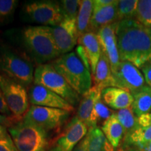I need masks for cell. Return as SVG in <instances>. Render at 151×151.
I'll use <instances>...</instances> for the list:
<instances>
[{"instance_id": "6da1fadb", "label": "cell", "mask_w": 151, "mask_h": 151, "mask_svg": "<svg viewBox=\"0 0 151 151\" xmlns=\"http://www.w3.org/2000/svg\"><path fill=\"white\" fill-rule=\"evenodd\" d=\"M120 61H128L138 69L151 62V27L136 19L119 21L116 28Z\"/></svg>"}, {"instance_id": "7a4b0ae2", "label": "cell", "mask_w": 151, "mask_h": 151, "mask_svg": "<svg viewBox=\"0 0 151 151\" xmlns=\"http://www.w3.org/2000/svg\"><path fill=\"white\" fill-rule=\"evenodd\" d=\"M21 40L26 52L39 65L53 61L60 56L51 27L37 25L24 28Z\"/></svg>"}, {"instance_id": "3957f363", "label": "cell", "mask_w": 151, "mask_h": 151, "mask_svg": "<svg viewBox=\"0 0 151 151\" xmlns=\"http://www.w3.org/2000/svg\"><path fill=\"white\" fill-rule=\"evenodd\" d=\"M34 73L33 65L28 57L0 39V74L30 87L34 83Z\"/></svg>"}, {"instance_id": "277c9868", "label": "cell", "mask_w": 151, "mask_h": 151, "mask_svg": "<svg viewBox=\"0 0 151 151\" xmlns=\"http://www.w3.org/2000/svg\"><path fill=\"white\" fill-rule=\"evenodd\" d=\"M50 64L81 97L92 87L91 71L76 52L62 55Z\"/></svg>"}, {"instance_id": "5b68a950", "label": "cell", "mask_w": 151, "mask_h": 151, "mask_svg": "<svg viewBox=\"0 0 151 151\" xmlns=\"http://www.w3.org/2000/svg\"><path fill=\"white\" fill-rule=\"evenodd\" d=\"M18 151H47L50 141L48 132L35 124L20 120L8 128Z\"/></svg>"}, {"instance_id": "8992f818", "label": "cell", "mask_w": 151, "mask_h": 151, "mask_svg": "<svg viewBox=\"0 0 151 151\" xmlns=\"http://www.w3.org/2000/svg\"><path fill=\"white\" fill-rule=\"evenodd\" d=\"M33 83L43 86L58 94L73 107L78 106L81 101V96L50 63L37 66L34 73Z\"/></svg>"}, {"instance_id": "52a82bcc", "label": "cell", "mask_w": 151, "mask_h": 151, "mask_svg": "<svg viewBox=\"0 0 151 151\" xmlns=\"http://www.w3.org/2000/svg\"><path fill=\"white\" fill-rule=\"evenodd\" d=\"M27 21L43 26L55 27L65 18L60 2L54 1H32L22 7Z\"/></svg>"}, {"instance_id": "ba28073f", "label": "cell", "mask_w": 151, "mask_h": 151, "mask_svg": "<svg viewBox=\"0 0 151 151\" xmlns=\"http://www.w3.org/2000/svg\"><path fill=\"white\" fill-rule=\"evenodd\" d=\"M0 88L12 116L18 121L22 120L29 109L26 87L16 80L0 74Z\"/></svg>"}, {"instance_id": "9c48e42d", "label": "cell", "mask_w": 151, "mask_h": 151, "mask_svg": "<svg viewBox=\"0 0 151 151\" xmlns=\"http://www.w3.org/2000/svg\"><path fill=\"white\" fill-rule=\"evenodd\" d=\"M71 112L59 109L31 106L22 120L47 132L60 129L69 118Z\"/></svg>"}, {"instance_id": "30bf717a", "label": "cell", "mask_w": 151, "mask_h": 151, "mask_svg": "<svg viewBox=\"0 0 151 151\" xmlns=\"http://www.w3.org/2000/svg\"><path fill=\"white\" fill-rule=\"evenodd\" d=\"M117 88L127 90L132 96L143 92L151 91L139 69L128 61H120L112 71Z\"/></svg>"}, {"instance_id": "8fae6325", "label": "cell", "mask_w": 151, "mask_h": 151, "mask_svg": "<svg viewBox=\"0 0 151 151\" xmlns=\"http://www.w3.org/2000/svg\"><path fill=\"white\" fill-rule=\"evenodd\" d=\"M88 132L86 124L76 116L73 117L59 134L50 141L47 151H73Z\"/></svg>"}, {"instance_id": "7c38bea8", "label": "cell", "mask_w": 151, "mask_h": 151, "mask_svg": "<svg viewBox=\"0 0 151 151\" xmlns=\"http://www.w3.org/2000/svg\"><path fill=\"white\" fill-rule=\"evenodd\" d=\"M52 32L60 55L71 52L78 43L76 19L65 18L59 24L52 27Z\"/></svg>"}, {"instance_id": "4fadbf2b", "label": "cell", "mask_w": 151, "mask_h": 151, "mask_svg": "<svg viewBox=\"0 0 151 151\" xmlns=\"http://www.w3.org/2000/svg\"><path fill=\"white\" fill-rule=\"evenodd\" d=\"M29 103L34 106L59 109L72 112L75 107L71 106L65 99L39 85H32L28 90Z\"/></svg>"}, {"instance_id": "5bb4252c", "label": "cell", "mask_w": 151, "mask_h": 151, "mask_svg": "<svg viewBox=\"0 0 151 151\" xmlns=\"http://www.w3.org/2000/svg\"><path fill=\"white\" fill-rule=\"evenodd\" d=\"M118 22L100 28L96 33L101 46V51L106 55L110 62L111 71L114 70L120 62L116 37Z\"/></svg>"}, {"instance_id": "9a60e30c", "label": "cell", "mask_w": 151, "mask_h": 151, "mask_svg": "<svg viewBox=\"0 0 151 151\" xmlns=\"http://www.w3.org/2000/svg\"><path fill=\"white\" fill-rule=\"evenodd\" d=\"M101 91L97 87L92 86L81 97L76 116L86 124L88 129L97 127L94 120V109L97 101L101 99Z\"/></svg>"}, {"instance_id": "2e32d148", "label": "cell", "mask_w": 151, "mask_h": 151, "mask_svg": "<svg viewBox=\"0 0 151 151\" xmlns=\"http://www.w3.org/2000/svg\"><path fill=\"white\" fill-rule=\"evenodd\" d=\"M101 99L107 106L118 111L132 107L134 97L127 90L117 87H109L102 90Z\"/></svg>"}, {"instance_id": "e0dca14e", "label": "cell", "mask_w": 151, "mask_h": 151, "mask_svg": "<svg viewBox=\"0 0 151 151\" xmlns=\"http://www.w3.org/2000/svg\"><path fill=\"white\" fill-rule=\"evenodd\" d=\"M118 1H115L112 4L93 11L90 32L97 33L100 28L118 22Z\"/></svg>"}, {"instance_id": "ac0fdd59", "label": "cell", "mask_w": 151, "mask_h": 151, "mask_svg": "<svg viewBox=\"0 0 151 151\" xmlns=\"http://www.w3.org/2000/svg\"><path fill=\"white\" fill-rule=\"evenodd\" d=\"M78 43L83 47L88 56L91 69L92 76H93L101 55V48L97 34L89 32L78 38Z\"/></svg>"}, {"instance_id": "d6986e66", "label": "cell", "mask_w": 151, "mask_h": 151, "mask_svg": "<svg viewBox=\"0 0 151 151\" xmlns=\"http://www.w3.org/2000/svg\"><path fill=\"white\" fill-rule=\"evenodd\" d=\"M94 86L104 90L109 87H116L115 79L113 76L110 62L106 55L101 51L94 73L92 76Z\"/></svg>"}, {"instance_id": "ffe728a7", "label": "cell", "mask_w": 151, "mask_h": 151, "mask_svg": "<svg viewBox=\"0 0 151 151\" xmlns=\"http://www.w3.org/2000/svg\"><path fill=\"white\" fill-rule=\"evenodd\" d=\"M101 131L115 148L120 146L121 141H123L124 132L115 112L103 122Z\"/></svg>"}, {"instance_id": "44dd1931", "label": "cell", "mask_w": 151, "mask_h": 151, "mask_svg": "<svg viewBox=\"0 0 151 151\" xmlns=\"http://www.w3.org/2000/svg\"><path fill=\"white\" fill-rule=\"evenodd\" d=\"M86 137L88 151H118L98 127L88 129Z\"/></svg>"}, {"instance_id": "7402d4cb", "label": "cell", "mask_w": 151, "mask_h": 151, "mask_svg": "<svg viewBox=\"0 0 151 151\" xmlns=\"http://www.w3.org/2000/svg\"><path fill=\"white\" fill-rule=\"evenodd\" d=\"M92 12H93V1L91 0L80 1L79 10L76 18L78 38L90 32V20H91Z\"/></svg>"}, {"instance_id": "603a6c76", "label": "cell", "mask_w": 151, "mask_h": 151, "mask_svg": "<svg viewBox=\"0 0 151 151\" xmlns=\"http://www.w3.org/2000/svg\"><path fill=\"white\" fill-rule=\"evenodd\" d=\"M115 113L124 129V138L131 134L139 127L138 118L136 116L132 107L118 110Z\"/></svg>"}, {"instance_id": "cb8c5ba5", "label": "cell", "mask_w": 151, "mask_h": 151, "mask_svg": "<svg viewBox=\"0 0 151 151\" xmlns=\"http://www.w3.org/2000/svg\"><path fill=\"white\" fill-rule=\"evenodd\" d=\"M132 109L136 116L151 112V91L143 92L133 96Z\"/></svg>"}, {"instance_id": "d4e9b609", "label": "cell", "mask_w": 151, "mask_h": 151, "mask_svg": "<svg viewBox=\"0 0 151 151\" xmlns=\"http://www.w3.org/2000/svg\"><path fill=\"white\" fill-rule=\"evenodd\" d=\"M138 5L137 0H121L118 4V22L133 19L135 17Z\"/></svg>"}, {"instance_id": "484cf974", "label": "cell", "mask_w": 151, "mask_h": 151, "mask_svg": "<svg viewBox=\"0 0 151 151\" xmlns=\"http://www.w3.org/2000/svg\"><path fill=\"white\" fill-rule=\"evenodd\" d=\"M18 4L16 0H0V27L11 22Z\"/></svg>"}, {"instance_id": "4316f807", "label": "cell", "mask_w": 151, "mask_h": 151, "mask_svg": "<svg viewBox=\"0 0 151 151\" xmlns=\"http://www.w3.org/2000/svg\"><path fill=\"white\" fill-rule=\"evenodd\" d=\"M134 18L141 24L151 27V0L138 1Z\"/></svg>"}, {"instance_id": "83f0119b", "label": "cell", "mask_w": 151, "mask_h": 151, "mask_svg": "<svg viewBox=\"0 0 151 151\" xmlns=\"http://www.w3.org/2000/svg\"><path fill=\"white\" fill-rule=\"evenodd\" d=\"M65 18L76 19L80 6L78 0H63L60 1Z\"/></svg>"}, {"instance_id": "f1b7e54d", "label": "cell", "mask_w": 151, "mask_h": 151, "mask_svg": "<svg viewBox=\"0 0 151 151\" xmlns=\"http://www.w3.org/2000/svg\"><path fill=\"white\" fill-rule=\"evenodd\" d=\"M114 112L110 110V109L103 102L102 99H100L95 104L94 109V120L96 124L98 122L106 120Z\"/></svg>"}, {"instance_id": "f546056e", "label": "cell", "mask_w": 151, "mask_h": 151, "mask_svg": "<svg viewBox=\"0 0 151 151\" xmlns=\"http://www.w3.org/2000/svg\"><path fill=\"white\" fill-rule=\"evenodd\" d=\"M0 151H18L11 137L0 140Z\"/></svg>"}, {"instance_id": "4dcf8cb0", "label": "cell", "mask_w": 151, "mask_h": 151, "mask_svg": "<svg viewBox=\"0 0 151 151\" xmlns=\"http://www.w3.org/2000/svg\"><path fill=\"white\" fill-rule=\"evenodd\" d=\"M19 122L14 116H7L0 113V124L5 127H11V125Z\"/></svg>"}, {"instance_id": "1f68e13d", "label": "cell", "mask_w": 151, "mask_h": 151, "mask_svg": "<svg viewBox=\"0 0 151 151\" xmlns=\"http://www.w3.org/2000/svg\"><path fill=\"white\" fill-rule=\"evenodd\" d=\"M141 71L146 80V83L151 89V62H149L141 68Z\"/></svg>"}, {"instance_id": "d6a6232c", "label": "cell", "mask_w": 151, "mask_h": 151, "mask_svg": "<svg viewBox=\"0 0 151 151\" xmlns=\"http://www.w3.org/2000/svg\"><path fill=\"white\" fill-rule=\"evenodd\" d=\"M0 113L7 116H13L10 109H9L8 106H7L6 103V101L4 99V97L2 92L1 90V88H0Z\"/></svg>"}, {"instance_id": "836d02e7", "label": "cell", "mask_w": 151, "mask_h": 151, "mask_svg": "<svg viewBox=\"0 0 151 151\" xmlns=\"http://www.w3.org/2000/svg\"><path fill=\"white\" fill-rule=\"evenodd\" d=\"M114 1V0H94L93 1V11L112 4Z\"/></svg>"}, {"instance_id": "e575fe53", "label": "cell", "mask_w": 151, "mask_h": 151, "mask_svg": "<svg viewBox=\"0 0 151 151\" xmlns=\"http://www.w3.org/2000/svg\"><path fill=\"white\" fill-rule=\"evenodd\" d=\"M73 151H88V139L86 136L81 140Z\"/></svg>"}, {"instance_id": "d590c367", "label": "cell", "mask_w": 151, "mask_h": 151, "mask_svg": "<svg viewBox=\"0 0 151 151\" xmlns=\"http://www.w3.org/2000/svg\"><path fill=\"white\" fill-rule=\"evenodd\" d=\"M9 137H11V136L9 134L8 128L0 124V140L7 139Z\"/></svg>"}, {"instance_id": "8d00e7d4", "label": "cell", "mask_w": 151, "mask_h": 151, "mask_svg": "<svg viewBox=\"0 0 151 151\" xmlns=\"http://www.w3.org/2000/svg\"><path fill=\"white\" fill-rule=\"evenodd\" d=\"M118 151H139V150L132 147H120Z\"/></svg>"}, {"instance_id": "74e56055", "label": "cell", "mask_w": 151, "mask_h": 151, "mask_svg": "<svg viewBox=\"0 0 151 151\" xmlns=\"http://www.w3.org/2000/svg\"><path fill=\"white\" fill-rule=\"evenodd\" d=\"M139 151H151V141L142 148L139 149Z\"/></svg>"}]
</instances>
